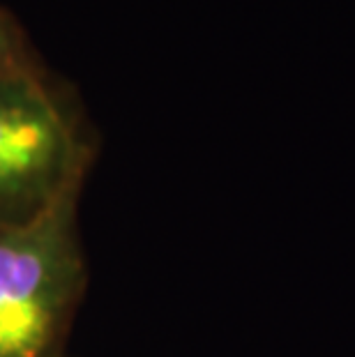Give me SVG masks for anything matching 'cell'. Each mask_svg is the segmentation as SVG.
I'll list each match as a JSON object with an SVG mask.
<instances>
[{
  "label": "cell",
  "instance_id": "6da1fadb",
  "mask_svg": "<svg viewBox=\"0 0 355 357\" xmlns=\"http://www.w3.org/2000/svg\"><path fill=\"white\" fill-rule=\"evenodd\" d=\"M79 194L35 222L0 229V357H63L88 279Z\"/></svg>",
  "mask_w": 355,
  "mask_h": 357
},
{
  "label": "cell",
  "instance_id": "7a4b0ae2",
  "mask_svg": "<svg viewBox=\"0 0 355 357\" xmlns=\"http://www.w3.org/2000/svg\"><path fill=\"white\" fill-rule=\"evenodd\" d=\"M93 150L35 67L0 74V229L81 192Z\"/></svg>",
  "mask_w": 355,
  "mask_h": 357
},
{
  "label": "cell",
  "instance_id": "3957f363",
  "mask_svg": "<svg viewBox=\"0 0 355 357\" xmlns=\"http://www.w3.org/2000/svg\"><path fill=\"white\" fill-rule=\"evenodd\" d=\"M21 67H33V65L24 56V44H21L17 26L0 12V74L21 70Z\"/></svg>",
  "mask_w": 355,
  "mask_h": 357
}]
</instances>
